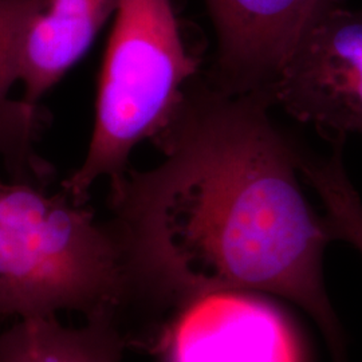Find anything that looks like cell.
I'll return each instance as SVG.
<instances>
[{
    "label": "cell",
    "instance_id": "cell-4",
    "mask_svg": "<svg viewBox=\"0 0 362 362\" xmlns=\"http://www.w3.org/2000/svg\"><path fill=\"white\" fill-rule=\"evenodd\" d=\"M274 105L329 141L362 134V10L338 4L313 19L272 88Z\"/></svg>",
    "mask_w": 362,
    "mask_h": 362
},
{
    "label": "cell",
    "instance_id": "cell-3",
    "mask_svg": "<svg viewBox=\"0 0 362 362\" xmlns=\"http://www.w3.org/2000/svg\"><path fill=\"white\" fill-rule=\"evenodd\" d=\"M115 15L89 149L62 182L81 204L100 179L121 177L132 151L165 128L200 66L182 42L172 0H119Z\"/></svg>",
    "mask_w": 362,
    "mask_h": 362
},
{
    "label": "cell",
    "instance_id": "cell-10",
    "mask_svg": "<svg viewBox=\"0 0 362 362\" xmlns=\"http://www.w3.org/2000/svg\"><path fill=\"white\" fill-rule=\"evenodd\" d=\"M300 175L324 203V219L333 240H342L362 254V202L350 181L342 149L333 148L327 157L308 156Z\"/></svg>",
    "mask_w": 362,
    "mask_h": 362
},
{
    "label": "cell",
    "instance_id": "cell-5",
    "mask_svg": "<svg viewBox=\"0 0 362 362\" xmlns=\"http://www.w3.org/2000/svg\"><path fill=\"white\" fill-rule=\"evenodd\" d=\"M163 349L165 362H302L297 333L284 313L240 290L182 305Z\"/></svg>",
    "mask_w": 362,
    "mask_h": 362
},
{
    "label": "cell",
    "instance_id": "cell-1",
    "mask_svg": "<svg viewBox=\"0 0 362 362\" xmlns=\"http://www.w3.org/2000/svg\"><path fill=\"white\" fill-rule=\"evenodd\" d=\"M272 105L267 91L233 95L192 79L152 140L161 161L110 181L107 224L136 296L179 308L227 290L282 296L321 327L333 361L349 362L322 278L333 239Z\"/></svg>",
    "mask_w": 362,
    "mask_h": 362
},
{
    "label": "cell",
    "instance_id": "cell-7",
    "mask_svg": "<svg viewBox=\"0 0 362 362\" xmlns=\"http://www.w3.org/2000/svg\"><path fill=\"white\" fill-rule=\"evenodd\" d=\"M119 0H46L22 31L16 52V78L23 101L39 100L90 49Z\"/></svg>",
    "mask_w": 362,
    "mask_h": 362
},
{
    "label": "cell",
    "instance_id": "cell-2",
    "mask_svg": "<svg viewBox=\"0 0 362 362\" xmlns=\"http://www.w3.org/2000/svg\"><path fill=\"white\" fill-rule=\"evenodd\" d=\"M133 297L107 223L64 189L0 181V322L61 310L116 317Z\"/></svg>",
    "mask_w": 362,
    "mask_h": 362
},
{
    "label": "cell",
    "instance_id": "cell-6",
    "mask_svg": "<svg viewBox=\"0 0 362 362\" xmlns=\"http://www.w3.org/2000/svg\"><path fill=\"white\" fill-rule=\"evenodd\" d=\"M218 40L208 82L240 95L267 91L314 18L315 0H204Z\"/></svg>",
    "mask_w": 362,
    "mask_h": 362
},
{
    "label": "cell",
    "instance_id": "cell-8",
    "mask_svg": "<svg viewBox=\"0 0 362 362\" xmlns=\"http://www.w3.org/2000/svg\"><path fill=\"white\" fill-rule=\"evenodd\" d=\"M46 0H0V158L13 181L45 188L52 168L34 151L45 124L38 105L13 101L8 93L16 78V52L28 19Z\"/></svg>",
    "mask_w": 362,
    "mask_h": 362
},
{
    "label": "cell",
    "instance_id": "cell-9",
    "mask_svg": "<svg viewBox=\"0 0 362 362\" xmlns=\"http://www.w3.org/2000/svg\"><path fill=\"white\" fill-rule=\"evenodd\" d=\"M125 338L116 317L66 327L57 315L16 320L0 330V362H121Z\"/></svg>",
    "mask_w": 362,
    "mask_h": 362
}]
</instances>
